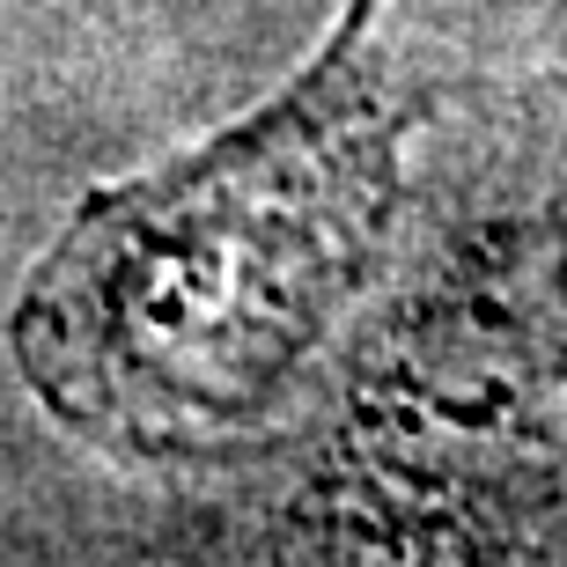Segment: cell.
<instances>
[{"label": "cell", "mask_w": 567, "mask_h": 567, "mask_svg": "<svg viewBox=\"0 0 567 567\" xmlns=\"http://www.w3.org/2000/svg\"><path fill=\"white\" fill-rule=\"evenodd\" d=\"M377 8L274 104L141 185L89 199L16 310L22 377L126 450L251 427L354 295L399 185Z\"/></svg>", "instance_id": "6da1fadb"}]
</instances>
